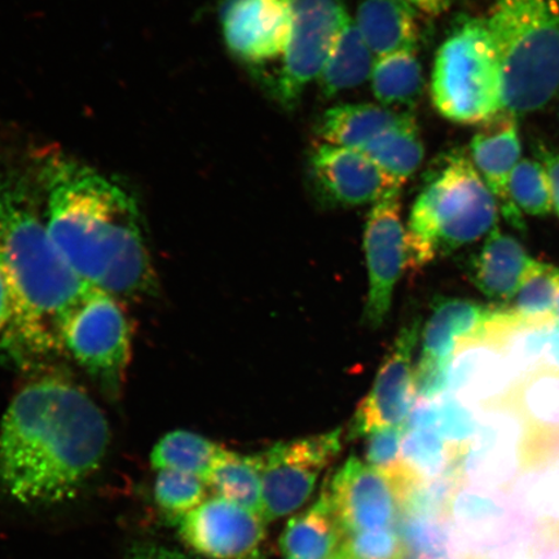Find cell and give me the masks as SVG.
<instances>
[{
	"instance_id": "obj_1",
	"label": "cell",
	"mask_w": 559,
	"mask_h": 559,
	"mask_svg": "<svg viewBox=\"0 0 559 559\" xmlns=\"http://www.w3.org/2000/svg\"><path fill=\"white\" fill-rule=\"evenodd\" d=\"M109 443L108 419L85 391L52 377L27 384L0 421V492L25 507L72 500Z\"/></svg>"
},
{
	"instance_id": "obj_2",
	"label": "cell",
	"mask_w": 559,
	"mask_h": 559,
	"mask_svg": "<svg viewBox=\"0 0 559 559\" xmlns=\"http://www.w3.org/2000/svg\"><path fill=\"white\" fill-rule=\"evenodd\" d=\"M46 226L62 260L83 282L116 297L156 289V274L134 199L75 160L45 165Z\"/></svg>"
},
{
	"instance_id": "obj_3",
	"label": "cell",
	"mask_w": 559,
	"mask_h": 559,
	"mask_svg": "<svg viewBox=\"0 0 559 559\" xmlns=\"http://www.w3.org/2000/svg\"><path fill=\"white\" fill-rule=\"evenodd\" d=\"M0 265L23 310L33 354L60 353L61 320L91 285L62 260L21 187H0Z\"/></svg>"
},
{
	"instance_id": "obj_4",
	"label": "cell",
	"mask_w": 559,
	"mask_h": 559,
	"mask_svg": "<svg viewBox=\"0 0 559 559\" xmlns=\"http://www.w3.org/2000/svg\"><path fill=\"white\" fill-rule=\"evenodd\" d=\"M499 204L464 152L447 155L430 174L408 221L407 269L419 270L438 255L491 233Z\"/></svg>"
},
{
	"instance_id": "obj_5",
	"label": "cell",
	"mask_w": 559,
	"mask_h": 559,
	"mask_svg": "<svg viewBox=\"0 0 559 559\" xmlns=\"http://www.w3.org/2000/svg\"><path fill=\"white\" fill-rule=\"evenodd\" d=\"M486 23L506 111L516 117L544 108L559 90V0H496Z\"/></svg>"
},
{
	"instance_id": "obj_6",
	"label": "cell",
	"mask_w": 559,
	"mask_h": 559,
	"mask_svg": "<svg viewBox=\"0 0 559 559\" xmlns=\"http://www.w3.org/2000/svg\"><path fill=\"white\" fill-rule=\"evenodd\" d=\"M431 99L439 115L460 124H485L504 114L501 67L486 20L464 19L439 47Z\"/></svg>"
},
{
	"instance_id": "obj_7",
	"label": "cell",
	"mask_w": 559,
	"mask_h": 559,
	"mask_svg": "<svg viewBox=\"0 0 559 559\" xmlns=\"http://www.w3.org/2000/svg\"><path fill=\"white\" fill-rule=\"evenodd\" d=\"M60 340L87 373L107 388L121 386L131 358V330L116 296L88 286L62 318Z\"/></svg>"
},
{
	"instance_id": "obj_8",
	"label": "cell",
	"mask_w": 559,
	"mask_h": 559,
	"mask_svg": "<svg viewBox=\"0 0 559 559\" xmlns=\"http://www.w3.org/2000/svg\"><path fill=\"white\" fill-rule=\"evenodd\" d=\"M341 451V430L277 443L255 454L265 523L297 512L311 498L321 472Z\"/></svg>"
},
{
	"instance_id": "obj_9",
	"label": "cell",
	"mask_w": 559,
	"mask_h": 559,
	"mask_svg": "<svg viewBox=\"0 0 559 559\" xmlns=\"http://www.w3.org/2000/svg\"><path fill=\"white\" fill-rule=\"evenodd\" d=\"M533 526L526 510L501 489L464 481L449 514L453 558L496 554L526 540Z\"/></svg>"
},
{
	"instance_id": "obj_10",
	"label": "cell",
	"mask_w": 559,
	"mask_h": 559,
	"mask_svg": "<svg viewBox=\"0 0 559 559\" xmlns=\"http://www.w3.org/2000/svg\"><path fill=\"white\" fill-rule=\"evenodd\" d=\"M289 13L288 47L276 83L280 103L290 109L317 81L334 40L349 17L344 0H284Z\"/></svg>"
},
{
	"instance_id": "obj_11",
	"label": "cell",
	"mask_w": 559,
	"mask_h": 559,
	"mask_svg": "<svg viewBox=\"0 0 559 559\" xmlns=\"http://www.w3.org/2000/svg\"><path fill=\"white\" fill-rule=\"evenodd\" d=\"M496 309L472 300H443L424 333L421 358L415 369L416 396L431 402L450 386L451 367L460 348L484 341Z\"/></svg>"
},
{
	"instance_id": "obj_12",
	"label": "cell",
	"mask_w": 559,
	"mask_h": 559,
	"mask_svg": "<svg viewBox=\"0 0 559 559\" xmlns=\"http://www.w3.org/2000/svg\"><path fill=\"white\" fill-rule=\"evenodd\" d=\"M365 250L369 292L365 320L380 328L390 312L397 283L407 269V229L402 219L401 192L377 202L368 214Z\"/></svg>"
},
{
	"instance_id": "obj_13",
	"label": "cell",
	"mask_w": 559,
	"mask_h": 559,
	"mask_svg": "<svg viewBox=\"0 0 559 559\" xmlns=\"http://www.w3.org/2000/svg\"><path fill=\"white\" fill-rule=\"evenodd\" d=\"M418 321L404 326L376 377L372 390L356 409L349 437H368L390 426L407 425L415 407L414 352Z\"/></svg>"
},
{
	"instance_id": "obj_14",
	"label": "cell",
	"mask_w": 559,
	"mask_h": 559,
	"mask_svg": "<svg viewBox=\"0 0 559 559\" xmlns=\"http://www.w3.org/2000/svg\"><path fill=\"white\" fill-rule=\"evenodd\" d=\"M188 548L210 559H260L265 522L226 499L214 496L179 524Z\"/></svg>"
},
{
	"instance_id": "obj_15",
	"label": "cell",
	"mask_w": 559,
	"mask_h": 559,
	"mask_svg": "<svg viewBox=\"0 0 559 559\" xmlns=\"http://www.w3.org/2000/svg\"><path fill=\"white\" fill-rule=\"evenodd\" d=\"M325 487L344 536L393 527L402 513L394 485L358 457H349Z\"/></svg>"
},
{
	"instance_id": "obj_16",
	"label": "cell",
	"mask_w": 559,
	"mask_h": 559,
	"mask_svg": "<svg viewBox=\"0 0 559 559\" xmlns=\"http://www.w3.org/2000/svg\"><path fill=\"white\" fill-rule=\"evenodd\" d=\"M311 173L321 194L342 206L374 205L403 187L365 153L323 143L312 153Z\"/></svg>"
},
{
	"instance_id": "obj_17",
	"label": "cell",
	"mask_w": 559,
	"mask_h": 559,
	"mask_svg": "<svg viewBox=\"0 0 559 559\" xmlns=\"http://www.w3.org/2000/svg\"><path fill=\"white\" fill-rule=\"evenodd\" d=\"M221 24L228 50L249 64L283 59L290 23L284 0H225Z\"/></svg>"
},
{
	"instance_id": "obj_18",
	"label": "cell",
	"mask_w": 559,
	"mask_h": 559,
	"mask_svg": "<svg viewBox=\"0 0 559 559\" xmlns=\"http://www.w3.org/2000/svg\"><path fill=\"white\" fill-rule=\"evenodd\" d=\"M485 124V129L472 139V163L493 193L509 225L523 230L526 227L523 214L509 193L510 177L522 155L516 117L504 111Z\"/></svg>"
},
{
	"instance_id": "obj_19",
	"label": "cell",
	"mask_w": 559,
	"mask_h": 559,
	"mask_svg": "<svg viewBox=\"0 0 559 559\" xmlns=\"http://www.w3.org/2000/svg\"><path fill=\"white\" fill-rule=\"evenodd\" d=\"M531 260L520 241L495 227L472 263L473 283L499 307H508L520 289Z\"/></svg>"
},
{
	"instance_id": "obj_20",
	"label": "cell",
	"mask_w": 559,
	"mask_h": 559,
	"mask_svg": "<svg viewBox=\"0 0 559 559\" xmlns=\"http://www.w3.org/2000/svg\"><path fill=\"white\" fill-rule=\"evenodd\" d=\"M524 388L523 402L533 423L521 445V466L533 469L548 464L559 454V372L544 369Z\"/></svg>"
},
{
	"instance_id": "obj_21",
	"label": "cell",
	"mask_w": 559,
	"mask_h": 559,
	"mask_svg": "<svg viewBox=\"0 0 559 559\" xmlns=\"http://www.w3.org/2000/svg\"><path fill=\"white\" fill-rule=\"evenodd\" d=\"M354 21L376 58L416 51L419 39L416 12L402 0H360Z\"/></svg>"
},
{
	"instance_id": "obj_22",
	"label": "cell",
	"mask_w": 559,
	"mask_h": 559,
	"mask_svg": "<svg viewBox=\"0 0 559 559\" xmlns=\"http://www.w3.org/2000/svg\"><path fill=\"white\" fill-rule=\"evenodd\" d=\"M342 540L344 531L324 489L309 510L286 523L278 545L285 559H332Z\"/></svg>"
},
{
	"instance_id": "obj_23",
	"label": "cell",
	"mask_w": 559,
	"mask_h": 559,
	"mask_svg": "<svg viewBox=\"0 0 559 559\" xmlns=\"http://www.w3.org/2000/svg\"><path fill=\"white\" fill-rule=\"evenodd\" d=\"M408 115L368 103L337 105L321 117L317 135L320 143L360 151L370 140L402 122Z\"/></svg>"
},
{
	"instance_id": "obj_24",
	"label": "cell",
	"mask_w": 559,
	"mask_h": 559,
	"mask_svg": "<svg viewBox=\"0 0 559 559\" xmlns=\"http://www.w3.org/2000/svg\"><path fill=\"white\" fill-rule=\"evenodd\" d=\"M376 60L354 19L348 17L320 70L317 82L321 94L333 97L361 86L370 81Z\"/></svg>"
},
{
	"instance_id": "obj_25",
	"label": "cell",
	"mask_w": 559,
	"mask_h": 559,
	"mask_svg": "<svg viewBox=\"0 0 559 559\" xmlns=\"http://www.w3.org/2000/svg\"><path fill=\"white\" fill-rule=\"evenodd\" d=\"M360 152L403 186L423 165L425 156L423 139L412 115L382 131Z\"/></svg>"
},
{
	"instance_id": "obj_26",
	"label": "cell",
	"mask_w": 559,
	"mask_h": 559,
	"mask_svg": "<svg viewBox=\"0 0 559 559\" xmlns=\"http://www.w3.org/2000/svg\"><path fill=\"white\" fill-rule=\"evenodd\" d=\"M206 486L215 496L234 502L262 519L263 486L254 456L223 451L209 475Z\"/></svg>"
},
{
	"instance_id": "obj_27",
	"label": "cell",
	"mask_w": 559,
	"mask_h": 559,
	"mask_svg": "<svg viewBox=\"0 0 559 559\" xmlns=\"http://www.w3.org/2000/svg\"><path fill=\"white\" fill-rule=\"evenodd\" d=\"M225 450L194 432L175 430L158 440L151 453V463L156 471L191 474L206 484L216 461Z\"/></svg>"
},
{
	"instance_id": "obj_28",
	"label": "cell",
	"mask_w": 559,
	"mask_h": 559,
	"mask_svg": "<svg viewBox=\"0 0 559 559\" xmlns=\"http://www.w3.org/2000/svg\"><path fill=\"white\" fill-rule=\"evenodd\" d=\"M372 91L383 107L414 105L424 91L421 62L416 51H402L377 58L373 68Z\"/></svg>"
},
{
	"instance_id": "obj_29",
	"label": "cell",
	"mask_w": 559,
	"mask_h": 559,
	"mask_svg": "<svg viewBox=\"0 0 559 559\" xmlns=\"http://www.w3.org/2000/svg\"><path fill=\"white\" fill-rule=\"evenodd\" d=\"M454 452L432 426L408 428L402 445V460L419 481L435 480L457 466Z\"/></svg>"
},
{
	"instance_id": "obj_30",
	"label": "cell",
	"mask_w": 559,
	"mask_h": 559,
	"mask_svg": "<svg viewBox=\"0 0 559 559\" xmlns=\"http://www.w3.org/2000/svg\"><path fill=\"white\" fill-rule=\"evenodd\" d=\"M558 295L559 269L531 260L512 307L506 309L521 319H554Z\"/></svg>"
},
{
	"instance_id": "obj_31",
	"label": "cell",
	"mask_w": 559,
	"mask_h": 559,
	"mask_svg": "<svg viewBox=\"0 0 559 559\" xmlns=\"http://www.w3.org/2000/svg\"><path fill=\"white\" fill-rule=\"evenodd\" d=\"M206 484L194 475L158 471L155 481V501L164 519L179 524L206 500Z\"/></svg>"
},
{
	"instance_id": "obj_32",
	"label": "cell",
	"mask_w": 559,
	"mask_h": 559,
	"mask_svg": "<svg viewBox=\"0 0 559 559\" xmlns=\"http://www.w3.org/2000/svg\"><path fill=\"white\" fill-rule=\"evenodd\" d=\"M396 530L408 557L454 559L449 520L404 514Z\"/></svg>"
},
{
	"instance_id": "obj_33",
	"label": "cell",
	"mask_w": 559,
	"mask_h": 559,
	"mask_svg": "<svg viewBox=\"0 0 559 559\" xmlns=\"http://www.w3.org/2000/svg\"><path fill=\"white\" fill-rule=\"evenodd\" d=\"M33 354L19 299L0 265V361L19 362Z\"/></svg>"
},
{
	"instance_id": "obj_34",
	"label": "cell",
	"mask_w": 559,
	"mask_h": 559,
	"mask_svg": "<svg viewBox=\"0 0 559 559\" xmlns=\"http://www.w3.org/2000/svg\"><path fill=\"white\" fill-rule=\"evenodd\" d=\"M509 193L520 212L545 216L554 212L550 181L537 159H521L510 177Z\"/></svg>"
},
{
	"instance_id": "obj_35",
	"label": "cell",
	"mask_w": 559,
	"mask_h": 559,
	"mask_svg": "<svg viewBox=\"0 0 559 559\" xmlns=\"http://www.w3.org/2000/svg\"><path fill=\"white\" fill-rule=\"evenodd\" d=\"M432 426L451 449L463 457L466 444L477 435V423L469 409L451 395L444 396L438 404H432Z\"/></svg>"
},
{
	"instance_id": "obj_36",
	"label": "cell",
	"mask_w": 559,
	"mask_h": 559,
	"mask_svg": "<svg viewBox=\"0 0 559 559\" xmlns=\"http://www.w3.org/2000/svg\"><path fill=\"white\" fill-rule=\"evenodd\" d=\"M340 550L352 559L408 558L402 537L394 527L359 531L347 534Z\"/></svg>"
},
{
	"instance_id": "obj_37",
	"label": "cell",
	"mask_w": 559,
	"mask_h": 559,
	"mask_svg": "<svg viewBox=\"0 0 559 559\" xmlns=\"http://www.w3.org/2000/svg\"><path fill=\"white\" fill-rule=\"evenodd\" d=\"M535 155L548 174L551 199H554V212L559 216V151L537 143Z\"/></svg>"
},
{
	"instance_id": "obj_38",
	"label": "cell",
	"mask_w": 559,
	"mask_h": 559,
	"mask_svg": "<svg viewBox=\"0 0 559 559\" xmlns=\"http://www.w3.org/2000/svg\"><path fill=\"white\" fill-rule=\"evenodd\" d=\"M126 559H191L178 550L153 543H138L129 550Z\"/></svg>"
},
{
	"instance_id": "obj_39",
	"label": "cell",
	"mask_w": 559,
	"mask_h": 559,
	"mask_svg": "<svg viewBox=\"0 0 559 559\" xmlns=\"http://www.w3.org/2000/svg\"><path fill=\"white\" fill-rule=\"evenodd\" d=\"M416 13L431 19L442 16L452 5V0H402Z\"/></svg>"
},
{
	"instance_id": "obj_40",
	"label": "cell",
	"mask_w": 559,
	"mask_h": 559,
	"mask_svg": "<svg viewBox=\"0 0 559 559\" xmlns=\"http://www.w3.org/2000/svg\"><path fill=\"white\" fill-rule=\"evenodd\" d=\"M543 368L555 370V372H559V323H555L554 328H551L548 346L545 349V355L543 359Z\"/></svg>"
},
{
	"instance_id": "obj_41",
	"label": "cell",
	"mask_w": 559,
	"mask_h": 559,
	"mask_svg": "<svg viewBox=\"0 0 559 559\" xmlns=\"http://www.w3.org/2000/svg\"><path fill=\"white\" fill-rule=\"evenodd\" d=\"M464 559H492V557L488 555H472L465 557Z\"/></svg>"
},
{
	"instance_id": "obj_42",
	"label": "cell",
	"mask_w": 559,
	"mask_h": 559,
	"mask_svg": "<svg viewBox=\"0 0 559 559\" xmlns=\"http://www.w3.org/2000/svg\"><path fill=\"white\" fill-rule=\"evenodd\" d=\"M332 559H352V558H349L348 556H346L344 554V551L338 549L337 554H335Z\"/></svg>"
},
{
	"instance_id": "obj_43",
	"label": "cell",
	"mask_w": 559,
	"mask_h": 559,
	"mask_svg": "<svg viewBox=\"0 0 559 559\" xmlns=\"http://www.w3.org/2000/svg\"><path fill=\"white\" fill-rule=\"evenodd\" d=\"M555 319H556L557 323H559V295H558L556 307H555Z\"/></svg>"
},
{
	"instance_id": "obj_44",
	"label": "cell",
	"mask_w": 559,
	"mask_h": 559,
	"mask_svg": "<svg viewBox=\"0 0 559 559\" xmlns=\"http://www.w3.org/2000/svg\"><path fill=\"white\" fill-rule=\"evenodd\" d=\"M549 559H559V551L555 556H551Z\"/></svg>"
},
{
	"instance_id": "obj_45",
	"label": "cell",
	"mask_w": 559,
	"mask_h": 559,
	"mask_svg": "<svg viewBox=\"0 0 559 559\" xmlns=\"http://www.w3.org/2000/svg\"><path fill=\"white\" fill-rule=\"evenodd\" d=\"M419 559H444V558H419Z\"/></svg>"
}]
</instances>
